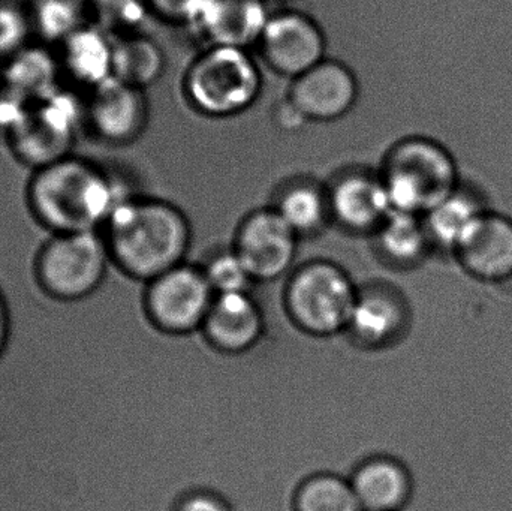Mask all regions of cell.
I'll return each mask as SVG.
<instances>
[{
    "instance_id": "6da1fadb",
    "label": "cell",
    "mask_w": 512,
    "mask_h": 511,
    "mask_svg": "<svg viewBox=\"0 0 512 511\" xmlns=\"http://www.w3.org/2000/svg\"><path fill=\"white\" fill-rule=\"evenodd\" d=\"M102 231L117 269L140 284L186 263L191 249L188 216L161 198L126 195Z\"/></svg>"
},
{
    "instance_id": "7a4b0ae2",
    "label": "cell",
    "mask_w": 512,
    "mask_h": 511,
    "mask_svg": "<svg viewBox=\"0 0 512 511\" xmlns=\"http://www.w3.org/2000/svg\"><path fill=\"white\" fill-rule=\"evenodd\" d=\"M24 195L35 218L60 234L104 230L129 194L98 162L71 153L30 171Z\"/></svg>"
},
{
    "instance_id": "3957f363",
    "label": "cell",
    "mask_w": 512,
    "mask_h": 511,
    "mask_svg": "<svg viewBox=\"0 0 512 511\" xmlns=\"http://www.w3.org/2000/svg\"><path fill=\"white\" fill-rule=\"evenodd\" d=\"M393 212L426 216L462 185L451 150L427 135H408L385 152L378 168Z\"/></svg>"
},
{
    "instance_id": "277c9868",
    "label": "cell",
    "mask_w": 512,
    "mask_h": 511,
    "mask_svg": "<svg viewBox=\"0 0 512 511\" xmlns=\"http://www.w3.org/2000/svg\"><path fill=\"white\" fill-rule=\"evenodd\" d=\"M182 92L189 107L201 116H240L261 96V68L248 48L209 45L186 68Z\"/></svg>"
},
{
    "instance_id": "5b68a950",
    "label": "cell",
    "mask_w": 512,
    "mask_h": 511,
    "mask_svg": "<svg viewBox=\"0 0 512 511\" xmlns=\"http://www.w3.org/2000/svg\"><path fill=\"white\" fill-rule=\"evenodd\" d=\"M358 285L339 264L313 260L292 270L286 279L283 305L291 323L315 338L346 333Z\"/></svg>"
},
{
    "instance_id": "8992f818",
    "label": "cell",
    "mask_w": 512,
    "mask_h": 511,
    "mask_svg": "<svg viewBox=\"0 0 512 511\" xmlns=\"http://www.w3.org/2000/svg\"><path fill=\"white\" fill-rule=\"evenodd\" d=\"M113 266L104 231L54 234L39 258V278L59 299L89 296L101 287Z\"/></svg>"
},
{
    "instance_id": "52a82bcc",
    "label": "cell",
    "mask_w": 512,
    "mask_h": 511,
    "mask_svg": "<svg viewBox=\"0 0 512 511\" xmlns=\"http://www.w3.org/2000/svg\"><path fill=\"white\" fill-rule=\"evenodd\" d=\"M215 297L201 266L186 261L144 284L141 306L153 329L185 336L201 332Z\"/></svg>"
},
{
    "instance_id": "ba28073f",
    "label": "cell",
    "mask_w": 512,
    "mask_h": 511,
    "mask_svg": "<svg viewBox=\"0 0 512 511\" xmlns=\"http://www.w3.org/2000/svg\"><path fill=\"white\" fill-rule=\"evenodd\" d=\"M81 125L86 126L84 99L59 89L32 105L6 143L15 158L33 171L74 153Z\"/></svg>"
},
{
    "instance_id": "9c48e42d",
    "label": "cell",
    "mask_w": 512,
    "mask_h": 511,
    "mask_svg": "<svg viewBox=\"0 0 512 511\" xmlns=\"http://www.w3.org/2000/svg\"><path fill=\"white\" fill-rule=\"evenodd\" d=\"M255 48L271 72L289 81L327 59L321 24L297 9L271 12Z\"/></svg>"
},
{
    "instance_id": "30bf717a",
    "label": "cell",
    "mask_w": 512,
    "mask_h": 511,
    "mask_svg": "<svg viewBox=\"0 0 512 511\" xmlns=\"http://www.w3.org/2000/svg\"><path fill=\"white\" fill-rule=\"evenodd\" d=\"M300 237L273 207L252 210L240 222L234 251L242 258L256 284L291 275Z\"/></svg>"
},
{
    "instance_id": "8fae6325",
    "label": "cell",
    "mask_w": 512,
    "mask_h": 511,
    "mask_svg": "<svg viewBox=\"0 0 512 511\" xmlns=\"http://www.w3.org/2000/svg\"><path fill=\"white\" fill-rule=\"evenodd\" d=\"M84 114L93 137L110 146H128L141 138L149 125L146 90L110 78L89 90Z\"/></svg>"
},
{
    "instance_id": "7c38bea8",
    "label": "cell",
    "mask_w": 512,
    "mask_h": 511,
    "mask_svg": "<svg viewBox=\"0 0 512 511\" xmlns=\"http://www.w3.org/2000/svg\"><path fill=\"white\" fill-rule=\"evenodd\" d=\"M357 75L346 63L324 59L289 83L285 98L306 122H336L355 107Z\"/></svg>"
},
{
    "instance_id": "4fadbf2b",
    "label": "cell",
    "mask_w": 512,
    "mask_h": 511,
    "mask_svg": "<svg viewBox=\"0 0 512 511\" xmlns=\"http://www.w3.org/2000/svg\"><path fill=\"white\" fill-rule=\"evenodd\" d=\"M333 224L351 234H373L393 212L378 170L349 168L327 183Z\"/></svg>"
},
{
    "instance_id": "5bb4252c",
    "label": "cell",
    "mask_w": 512,
    "mask_h": 511,
    "mask_svg": "<svg viewBox=\"0 0 512 511\" xmlns=\"http://www.w3.org/2000/svg\"><path fill=\"white\" fill-rule=\"evenodd\" d=\"M409 324L405 297L387 282L375 281L358 288L348 335L358 347L384 350L399 342Z\"/></svg>"
},
{
    "instance_id": "9a60e30c",
    "label": "cell",
    "mask_w": 512,
    "mask_h": 511,
    "mask_svg": "<svg viewBox=\"0 0 512 511\" xmlns=\"http://www.w3.org/2000/svg\"><path fill=\"white\" fill-rule=\"evenodd\" d=\"M271 12L265 0H204L188 24L209 45L255 47Z\"/></svg>"
},
{
    "instance_id": "2e32d148",
    "label": "cell",
    "mask_w": 512,
    "mask_h": 511,
    "mask_svg": "<svg viewBox=\"0 0 512 511\" xmlns=\"http://www.w3.org/2000/svg\"><path fill=\"white\" fill-rule=\"evenodd\" d=\"M201 333L221 353H248L264 338V311L252 291L216 296Z\"/></svg>"
},
{
    "instance_id": "e0dca14e",
    "label": "cell",
    "mask_w": 512,
    "mask_h": 511,
    "mask_svg": "<svg viewBox=\"0 0 512 511\" xmlns=\"http://www.w3.org/2000/svg\"><path fill=\"white\" fill-rule=\"evenodd\" d=\"M468 272L486 281L512 276V221L484 210L463 234L457 248Z\"/></svg>"
},
{
    "instance_id": "ac0fdd59",
    "label": "cell",
    "mask_w": 512,
    "mask_h": 511,
    "mask_svg": "<svg viewBox=\"0 0 512 511\" xmlns=\"http://www.w3.org/2000/svg\"><path fill=\"white\" fill-rule=\"evenodd\" d=\"M349 482L363 511H402L414 492L408 468L391 456L364 459L352 471Z\"/></svg>"
},
{
    "instance_id": "d6986e66",
    "label": "cell",
    "mask_w": 512,
    "mask_h": 511,
    "mask_svg": "<svg viewBox=\"0 0 512 511\" xmlns=\"http://www.w3.org/2000/svg\"><path fill=\"white\" fill-rule=\"evenodd\" d=\"M114 38L98 26H81L60 44L62 74L84 89L113 78Z\"/></svg>"
},
{
    "instance_id": "ffe728a7",
    "label": "cell",
    "mask_w": 512,
    "mask_h": 511,
    "mask_svg": "<svg viewBox=\"0 0 512 511\" xmlns=\"http://www.w3.org/2000/svg\"><path fill=\"white\" fill-rule=\"evenodd\" d=\"M274 210L300 239L321 234L331 219L327 183L312 177H292L274 192Z\"/></svg>"
},
{
    "instance_id": "44dd1931",
    "label": "cell",
    "mask_w": 512,
    "mask_h": 511,
    "mask_svg": "<svg viewBox=\"0 0 512 511\" xmlns=\"http://www.w3.org/2000/svg\"><path fill=\"white\" fill-rule=\"evenodd\" d=\"M60 74L59 57L32 44L5 62L0 83L35 104L59 90Z\"/></svg>"
},
{
    "instance_id": "7402d4cb",
    "label": "cell",
    "mask_w": 512,
    "mask_h": 511,
    "mask_svg": "<svg viewBox=\"0 0 512 511\" xmlns=\"http://www.w3.org/2000/svg\"><path fill=\"white\" fill-rule=\"evenodd\" d=\"M161 45L141 32L114 36L113 77L129 86L146 90L164 74Z\"/></svg>"
},
{
    "instance_id": "603a6c76",
    "label": "cell",
    "mask_w": 512,
    "mask_h": 511,
    "mask_svg": "<svg viewBox=\"0 0 512 511\" xmlns=\"http://www.w3.org/2000/svg\"><path fill=\"white\" fill-rule=\"evenodd\" d=\"M373 237L379 255L396 267L415 266L432 243L423 216L402 212H391Z\"/></svg>"
},
{
    "instance_id": "cb8c5ba5",
    "label": "cell",
    "mask_w": 512,
    "mask_h": 511,
    "mask_svg": "<svg viewBox=\"0 0 512 511\" xmlns=\"http://www.w3.org/2000/svg\"><path fill=\"white\" fill-rule=\"evenodd\" d=\"M484 210L474 192L462 183L448 200L423 216L430 242L456 249L463 234Z\"/></svg>"
},
{
    "instance_id": "d4e9b609",
    "label": "cell",
    "mask_w": 512,
    "mask_h": 511,
    "mask_svg": "<svg viewBox=\"0 0 512 511\" xmlns=\"http://www.w3.org/2000/svg\"><path fill=\"white\" fill-rule=\"evenodd\" d=\"M292 511H363L351 482L334 473L306 477L292 495Z\"/></svg>"
},
{
    "instance_id": "484cf974",
    "label": "cell",
    "mask_w": 512,
    "mask_h": 511,
    "mask_svg": "<svg viewBox=\"0 0 512 511\" xmlns=\"http://www.w3.org/2000/svg\"><path fill=\"white\" fill-rule=\"evenodd\" d=\"M200 266L216 296L251 293L256 284L233 246L212 252Z\"/></svg>"
},
{
    "instance_id": "4316f807",
    "label": "cell",
    "mask_w": 512,
    "mask_h": 511,
    "mask_svg": "<svg viewBox=\"0 0 512 511\" xmlns=\"http://www.w3.org/2000/svg\"><path fill=\"white\" fill-rule=\"evenodd\" d=\"M32 8L35 35L44 41L62 44L75 30L84 26L75 0H38Z\"/></svg>"
},
{
    "instance_id": "83f0119b",
    "label": "cell",
    "mask_w": 512,
    "mask_h": 511,
    "mask_svg": "<svg viewBox=\"0 0 512 511\" xmlns=\"http://www.w3.org/2000/svg\"><path fill=\"white\" fill-rule=\"evenodd\" d=\"M32 8L18 0H0V60L8 62L32 45Z\"/></svg>"
},
{
    "instance_id": "f1b7e54d",
    "label": "cell",
    "mask_w": 512,
    "mask_h": 511,
    "mask_svg": "<svg viewBox=\"0 0 512 511\" xmlns=\"http://www.w3.org/2000/svg\"><path fill=\"white\" fill-rule=\"evenodd\" d=\"M32 102L0 83V135L8 140L32 110Z\"/></svg>"
},
{
    "instance_id": "f546056e",
    "label": "cell",
    "mask_w": 512,
    "mask_h": 511,
    "mask_svg": "<svg viewBox=\"0 0 512 511\" xmlns=\"http://www.w3.org/2000/svg\"><path fill=\"white\" fill-rule=\"evenodd\" d=\"M204 0H144L147 11L153 17L170 24L191 23Z\"/></svg>"
},
{
    "instance_id": "4dcf8cb0",
    "label": "cell",
    "mask_w": 512,
    "mask_h": 511,
    "mask_svg": "<svg viewBox=\"0 0 512 511\" xmlns=\"http://www.w3.org/2000/svg\"><path fill=\"white\" fill-rule=\"evenodd\" d=\"M174 511H234L222 495L206 489L186 492L174 506Z\"/></svg>"
},
{
    "instance_id": "1f68e13d",
    "label": "cell",
    "mask_w": 512,
    "mask_h": 511,
    "mask_svg": "<svg viewBox=\"0 0 512 511\" xmlns=\"http://www.w3.org/2000/svg\"><path fill=\"white\" fill-rule=\"evenodd\" d=\"M274 120L280 128L286 129V131H297L304 123H307L306 119L298 113L297 108L286 98H283V101L277 105L276 111H274Z\"/></svg>"
},
{
    "instance_id": "d6a6232c",
    "label": "cell",
    "mask_w": 512,
    "mask_h": 511,
    "mask_svg": "<svg viewBox=\"0 0 512 511\" xmlns=\"http://www.w3.org/2000/svg\"><path fill=\"white\" fill-rule=\"evenodd\" d=\"M8 341V312H6L5 303L0 297V354Z\"/></svg>"
}]
</instances>
